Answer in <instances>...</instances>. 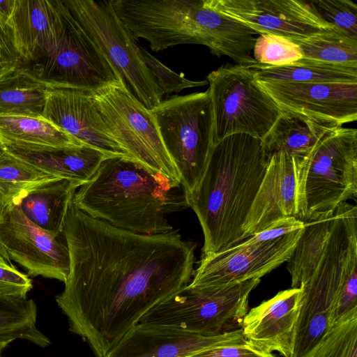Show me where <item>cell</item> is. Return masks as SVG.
I'll return each mask as SVG.
<instances>
[{
	"mask_svg": "<svg viewBox=\"0 0 357 357\" xmlns=\"http://www.w3.org/2000/svg\"><path fill=\"white\" fill-rule=\"evenodd\" d=\"M32 287L28 275L16 268L0 266V297L25 298Z\"/></svg>",
	"mask_w": 357,
	"mask_h": 357,
	"instance_id": "36",
	"label": "cell"
},
{
	"mask_svg": "<svg viewBox=\"0 0 357 357\" xmlns=\"http://www.w3.org/2000/svg\"><path fill=\"white\" fill-rule=\"evenodd\" d=\"M188 357H278L246 340L241 344L204 349Z\"/></svg>",
	"mask_w": 357,
	"mask_h": 357,
	"instance_id": "37",
	"label": "cell"
},
{
	"mask_svg": "<svg viewBox=\"0 0 357 357\" xmlns=\"http://www.w3.org/2000/svg\"><path fill=\"white\" fill-rule=\"evenodd\" d=\"M1 150V149H0V151Z\"/></svg>",
	"mask_w": 357,
	"mask_h": 357,
	"instance_id": "41",
	"label": "cell"
},
{
	"mask_svg": "<svg viewBox=\"0 0 357 357\" xmlns=\"http://www.w3.org/2000/svg\"><path fill=\"white\" fill-rule=\"evenodd\" d=\"M213 112V144L234 134L261 139L282 109L260 87L255 70L227 63L206 76Z\"/></svg>",
	"mask_w": 357,
	"mask_h": 357,
	"instance_id": "9",
	"label": "cell"
},
{
	"mask_svg": "<svg viewBox=\"0 0 357 357\" xmlns=\"http://www.w3.org/2000/svg\"><path fill=\"white\" fill-rule=\"evenodd\" d=\"M306 357H357V308L338 319Z\"/></svg>",
	"mask_w": 357,
	"mask_h": 357,
	"instance_id": "31",
	"label": "cell"
},
{
	"mask_svg": "<svg viewBox=\"0 0 357 357\" xmlns=\"http://www.w3.org/2000/svg\"><path fill=\"white\" fill-rule=\"evenodd\" d=\"M73 202L93 218L149 235L173 230L169 215L189 207L180 183L124 155L106 158Z\"/></svg>",
	"mask_w": 357,
	"mask_h": 357,
	"instance_id": "3",
	"label": "cell"
},
{
	"mask_svg": "<svg viewBox=\"0 0 357 357\" xmlns=\"http://www.w3.org/2000/svg\"><path fill=\"white\" fill-rule=\"evenodd\" d=\"M82 183L61 178L29 192L18 202L24 215L43 229L63 234L65 219L70 202Z\"/></svg>",
	"mask_w": 357,
	"mask_h": 357,
	"instance_id": "23",
	"label": "cell"
},
{
	"mask_svg": "<svg viewBox=\"0 0 357 357\" xmlns=\"http://www.w3.org/2000/svg\"><path fill=\"white\" fill-rule=\"evenodd\" d=\"M207 3L259 35L296 40L333 29L312 11L305 1L207 0Z\"/></svg>",
	"mask_w": 357,
	"mask_h": 357,
	"instance_id": "14",
	"label": "cell"
},
{
	"mask_svg": "<svg viewBox=\"0 0 357 357\" xmlns=\"http://www.w3.org/2000/svg\"><path fill=\"white\" fill-rule=\"evenodd\" d=\"M140 52L144 61L151 71L163 97L186 88L205 86L208 82L192 81L184 77L183 73L178 74L165 66L144 47H140Z\"/></svg>",
	"mask_w": 357,
	"mask_h": 357,
	"instance_id": "35",
	"label": "cell"
},
{
	"mask_svg": "<svg viewBox=\"0 0 357 357\" xmlns=\"http://www.w3.org/2000/svg\"><path fill=\"white\" fill-rule=\"evenodd\" d=\"M312 11L337 31L357 40V5L351 0L305 1Z\"/></svg>",
	"mask_w": 357,
	"mask_h": 357,
	"instance_id": "32",
	"label": "cell"
},
{
	"mask_svg": "<svg viewBox=\"0 0 357 357\" xmlns=\"http://www.w3.org/2000/svg\"><path fill=\"white\" fill-rule=\"evenodd\" d=\"M245 341L241 328L205 336L167 326L138 323L103 357H188L204 349Z\"/></svg>",
	"mask_w": 357,
	"mask_h": 357,
	"instance_id": "16",
	"label": "cell"
},
{
	"mask_svg": "<svg viewBox=\"0 0 357 357\" xmlns=\"http://www.w3.org/2000/svg\"><path fill=\"white\" fill-rule=\"evenodd\" d=\"M252 52L258 63L273 66L289 65L303 58L301 48L291 40L273 34L259 35Z\"/></svg>",
	"mask_w": 357,
	"mask_h": 357,
	"instance_id": "33",
	"label": "cell"
},
{
	"mask_svg": "<svg viewBox=\"0 0 357 357\" xmlns=\"http://www.w3.org/2000/svg\"><path fill=\"white\" fill-rule=\"evenodd\" d=\"M114 10L136 40L159 52L182 44L208 47L218 54L231 35L229 19L207 0H112Z\"/></svg>",
	"mask_w": 357,
	"mask_h": 357,
	"instance_id": "4",
	"label": "cell"
},
{
	"mask_svg": "<svg viewBox=\"0 0 357 357\" xmlns=\"http://www.w3.org/2000/svg\"><path fill=\"white\" fill-rule=\"evenodd\" d=\"M0 248L31 277L66 282L70 256L64 236L38 227L23 213L18 202L0 208Z\"/></svg>",
	"mask_w": 357,
	"mask_h": 357,
	"instance_id": "12",
	"label": "cell"
},
{
	"mask_svg": "<svg viewBox=\"0 0 357 357\" xmlns=\"http://www.w3.org/2000/svg\"><path fill=\"white\" fill-rule=\"evenodd\" d=\"M333 213L303 222L301 236L287 261L291 288H301L312 275L325 246Z\"/></svg>",
	"mask_w": 357,
	"mask_h": 357,
	"instance_id": "27",
	"label": "cell"
},
{
	"mask_svg": "<svg viewBox=\"0 0 357 357\" xmlns=\"http://www.w3.org/2000/svg\"><path fill=\"white\" fill-rule=\"evenodd\" d=\"M258 81L298 83H357V64H331L301 59L291 64L252 66Z\"/></svg>",
	"mask_w": 357,
	"mask_h": 357,
	"instance_id": "25",
	"label": "cell"
},
{
	"mask_svg": "<svg viewBox=\"0 0 357 357\" xmlns=\"http://www.w3.org/2000/svg\"><path fill=\"white\" fill-rule=\"evenodd\" d=\"M302 229L257 243L242 241L227 249L202 255L188 286L217 287L260 279L287 261Z\"/></svg>",
	"mask_w": 357,
	"mask_h": 357,
	"instance_id": "13",
	"label": "cell"
},
{
	"mask_svg": "<svg viewBox=\"0 0 357 357\" xmlns=\"http://www.w3.org/2000/svg\"><path fill=\"white\" fill-rule=\"evenodd\" d=\"M0 357H1V354H0Z\"/></svg>",
	"mask_w": 357,
	"mask_h": 357,
	"instance_id": "40",
	"label": "cell"
},
{
	"mask_svg": "<svg viewBox=\"0 0 357 357\" xmlns=\"http://www.w3.org/2000/svg\"><path fill=\"white\" fill-rule=\"evenodd\" d=\"M357 195V130L340 126L323 137L305 160L301 221L334 213Z\"/></svg>",
	"mask_w": 357,
	"mask_h": 357,
	"instance_id": "7",
	"label": "cell"
},
{
	"mask_svg": "<svg viewBox=\"0 0 357 357\" xmlns=\"http://www.w3.org/2000/svg\"><path fill=\"white\" fill-rule=\"evenodd\" d=\"M304 162L284 152L270 156L266 173L243 225L245 238L274 222L301 220V180Z\"/></svg>",
	"mask_w": 357,
	"mask_h": 357,
	"instance_id": "15",
	"label": "cell"
},
{
	"mask_svg": "<svg viewBox=\"0 0 357 357\" xmlns=\"http://www.w3.org/2000/svg\"><path fill=\"white\" fill-rule=\"evenodd\" d=\"M303 58L331 64H357V40L334 29L291 40Z\"/></svg>",
	"mask_w": 357,
	"mask_h": 357,
	"instance_id": "30",
	"label": "cell"
},
{
	"mask_svg": "<svg viewBox=\"0 0 357 357\" xmlns=\"http://www.w3.org/2000/svg\"><path fill=\"white\" fill-rule=\"evenodd\" d=\"M6 151L59 177L83 184L93 176L101 162L109 157L86 145L48 152Z\"/></svg>",
	"mask_w": 357,
	"mask_h": 357,
	"instance_id": "24",
	"label": "cell"
},
{
	"mask_svg": "<svg viewBox=\"0 0 357 357\" xmlns=\"http://www.w3.org/2000/svg\"><path fill=\"white\" fill-rule=\"evenodd\" d=\"M93 93L102 122L128 157L180 183L151 111L135 100L121 81Z\"/></svg>",
	"mask_w": 357,
	"mask_h": 357,
	"instance_id": "10",
	"label": "cell"
},
{
	"mask_svg": "<svg viewBox=\"0 0 357 357\" xmlns=\"http://www.w3.org/2000/svg\"><path fill=\"white\" fill-rule=\"evenodd\" d=\"M13 0L0 1V80L22 66L10 21Z\"/></svg>",
	"mask_w": 357,
	"mask_h": 357,
	"instance_id": "34",
	"label": "cell"
},
{
	"mask_svg": "<svg viewBox=\"0 0 357 357\" xmlns=\"http://www.w3.org/2000/svg\"><path fill=\"white\" fill-rule=\"evenodd\" d=\"M47 86L20 66L0 80V114L42 116Z\"/></svg>",
	"mask_w": 357,
	"mask_h": 357,
	"instance_id": "26",
	"label": "cell"
},
{
	"mask_svg": "<svg viewBox=\"0 0 357 357\" xmlns=\"http://www.w3.org/2000/svg\"><path fill=\"white\" fill-rule=\"evenodd\" d=\"M0 266H4V267H8V268H15L8 255H7V253L3 251V250H1L0 248Z\"/></svg>",
	"mask_w": 357,
	"mask_h": 357,
	"instance_id": "39",
	"label": "cell"
},
{
	"mask_svg": "<svg viewBox=\"0 0 357 357\" xmlns=\"http://www.w3.org/2000/svg\"><path fill=\"white\" fill-rule=\"evenodd\" d=\"M94 91L47 86L42 116L83 144L108 156L127 153L110 135L95 105Z\"/></svg>",
	"mask_w": 357,
	"mask_h": 357,
	"instance_id": "17",
	"label": "cell"
},
{
	"mask_svg": "<svg viewBox=\"0 0 357 357\" xmlns=\"http://www.w3.org/2000/svg\"><path fill=\"white\" fill-rule=\"evenodd\" d=\"M43 116L0 114V149L48 152L84 146Z\"/></svg>",
	"mask_w": 357,
	"mask_h": 357,
	"instance_id": "22",
	"label": "cell"
},
{
	"mask_svg": "<svg viewBox=\"0 0 357 357\" xmlns=\"http://www.w3.org/2000/svg\"><path fill=\"white\" fill-rule=\"evenodd\" d=\"M257 81L282 110L333 121L341 126L357 119V83Z\"/></svg>",
	"mask_w": 357,
	"mask_h": 357,
	"instance_id": "18",
	"label": "cell"
},
{
	"mask_svg": "<svg viewBox=\"0 0 357 357\" xmlns=\"http://www.w3.org/2000/svg\"><path fill=\"white\" fill-rule=\"evenodd\" d=\"M63 234L70 269L56 302L69 331L96 357H103L194 274L195 245L177 230L134 233L90 217L72 200Z\"/></svg>",
	"mask_w": 357,
	"mask_h": 357,
	"instance_id": "1",
	"label": "cell"
},
{
	"mask_svg": "<svg viewBox=\"0 0 357 357\" xmlns=\"http://www.w3.org/2000/svg\"><path fill=\"white\" fill-rule=\"evenodd\" d=\"M10 21L22 66L49 56L57 47L64 29L61 0H13Z\"/></svg>",
	"mask_w": 357,
	"mask_h": 357,
	"instance_id": "19",
	"label": "cell"
},
{
	"mask_svg": "<svg viewBox=\"0 0 357 357\" xmlns=\"http://www.w3.org/2000/svg\"><path fill=\"white\" fill-rule=\"evenodd\" d=\"M268 160L261 140L246 134L231 135L213 144L200 181L187 197L203 231L202 255L245 239L243 225Z\"/></svg>",
	"mask_w": 357,
	"mask_h": 357,
	"instance_id": "2",
	"label": "cell"
},
{
	"mask_svg": "<svg viewBox=\"0 0 357 357\" xmlns=\"http://www.w3.org/2000/svg\"><path fill=\"white\" fill-rule=\"evenodd\" d=\"M63 6L64 29L56 49L40 62L22 66L51 86L95 91L120 82L98 47Z\"/></svg>",
	"mask_w": 357,
	"mask_h": 357,
	"instance_id": "11",
	"label": "cell"
},
{
	"mask_svg": "<svg viewBox=\"0 0 357 357\" xmlns=\"http://www.w3.org/2000/svg\"><path fill=\"white\" fill-rule=\"evenodd\" d=\"M301 293V288L282 290L248 310L241 325L245 340L266 351L292 357Z\"/></svg>",
	"mask_w": 357,
	"mask_h": 357,
	"instance_id": "20",
	"label": "cell"
},
{
	"mask_svg": "<svg viewBox=\"0 0 357 357\" xmlns=\"http://www.w3.org/2000/svg\"><path fill=\"white\" fill-rule=\"evenodd\" d=\"M303 227V222L295 218H285L274 222L264 230L243 241L250 244L271 241L297 231Z\"/></svg>",
	"mask_w": 357,
	"mask_h": 357,
	"instance_id": "38",
	"label": "cell"
},
{
	"mask_svg": "<svg viewBox=\"0 0 357 357\" xmlns=\"http://www.w3.org/2000/svg\"><path fill=\"white\" fill-rule=\"evenodd\" d=\"M63 178L52 174L6 150L0 151V207L29 192Z\"/></svg>",
	"mask_w": 357,
	"mask_h": 357,
	"instance_id": "29",
	"label": "cell"
},
{
	"mask_svg": "<svg viewBox=\"0 0 357 357\" xmlns=\"http://www.w3.org/2000/svg\"><path fill=\"white\" fill-rule=\"evenodd\" d=\"M151 111L188 197L200 181L213 146L209 90L170 96Z\"/></svg>",
	"mask_w": 357,
	"mask_h": 357,
	"instance_id": "5",
	"label": "cell"
},
{
	"mask_svg": "<svg viewBox=\"0 0 357 357\" xmlns=\"http://www.w3.org/2000/svg\"><path fill=\"white\" fill-rule=\"evenodd\" d=\"M36 319L37 306L33 300L0 297V354L18 339L41 347L49 346L50 340L38 328Z\"/></svg>",
	"mask_w": 357,
	"mask_h": 357,
	"instance_id": "28",
	"label": "cell"
},
{
	"mask_svg": "<svg viewBox=\"0 0 357 357\" xmlns=\"http://www.w3.org/2000/svg\"><path fill=\"white\" fill-rule=\"evenodd\" d=\"M260 279L222 287L185 286L146 314L139 323L167 326L214 336L241 328L248 298Z\"/></svg>",
	"mask_w": 357,
	"mask_h": 357,
	"instance_id": "8",
	"label": "cell"
},
{
	"mask_svg": "<svg viewBox=\"0 0 357 357\" xmlns=\"http://www.w3.org/2000/svg\"><path fill=\"white\" fill-rule=\"evenodd\" d=\"M340 126L333 121L282 110L261 140L268 158L284 152L303 162L323 137Z\"/></svg>",
	"mask_w": 357,
	"mask_h": 357,
	"instance_id": "21",
	"label": "cell"
},
{
	"mask_svg": "<svg viewBox=\"0 0 357 357\" xmlns=\"http://www.w3.org/2000/svg\"><path fill=\"white\" fill-rule=\"evenodd\" d=\"M71 15L107 60L127 91L149 110L163 100L140 46L116 15L112 0H63Z\"/></svg>",
	"mask_w": 357,
	"mask_h": 357,
	"instance_id": "6",
	"label": "cell"
}]
</instances>
